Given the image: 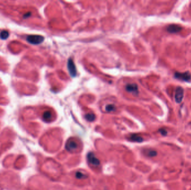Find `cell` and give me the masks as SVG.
I'll use <instances>...</instances> for the list:
<instances>
[{"label":"cell","instance_id":"1","mask_svg":"<svg viewBox=\"0 0 191 190\" xmlns=\"http://www.w3.org/2000/svg\"><path fill=\"white\" fill-rule=\"evenodd\" d=\"M174 77L178 80H180L182 81H189L191 80V75L189 72H185V73H179L176 72L174 73Z\"/></svg>","mask_w":191,"mask_h":190},{"label":"cell","instance_id":"2","mask_svg":"<svg viewBox=\"0 0 191 190\" xmlns=\"http://www.w3.org/2000/svg\"><path fill=\"white\" fill-rule=\"evenodd\" d=\"M184 97V89L181 87H178L176 88L175 93V100L177 103H180L182 101Z\"/></svg>","mask_w":191,"mask_h":190},{"label":"cell","instance_id":"3","mask_svg":"<svg viewBox=\"0 0 191 190\" xmlns=\"http://www.w3.org/2000/svg\"><path fill=\"white\" fill-rule=\"evenodd\" d=\"M28 42L32 44H39L43 41L44 37L40 35H30L27 38Z\"/></svg>","mask_w":191,"mask_h":190},{"label":"cell","instance_id":"4","mask_svg":"<svg viewBox=\"0 0 191 190\" xmlns=\"http://www.w3.org/2000/svg\"><path fill=\"white\" fill-rule=\"evenodd\" d=\"M68 69L72 77H75L77 75V70L74 65V62L72 59H69L68 61Z\"/></svg>","mask_w":191,"mask_h":190},{"label":"cell","instance_id":"5","mask_svg":"<svg viewBox=\"0 0 191 190\" xmlns=\"http://www.w3.org/2000/svg\"><path fill=\"white\" fill-rule=\"evenodd\" d=\"M87 159L90 164L95 166H98L100 164L99 159H97L93 153H89L87 156Z\"/></svg>","mask_w":191,"mask_h":190},{"label":"cell","instance_id":"6","mask_svg":"<svg viewBox=\"0 0 191 190\" xmlns=\"http://www.w3.org/2000/svg\"><path fill=\"white\" fill-rule=\"evenodd\" d=\"M65 147L68 151L73 152L77 148V144L75 141L69 140L68 141Z\"/></svg>","mask_w":191,"mask_h":190},{"label":"cell","instance_id":"7","mask_svg":"<svg viewBox=\"0 0 191 190\" xmlns=\"http://www.w3.org/2000/svg\"><path fill=\"white\" fill-rule=\"evenodd\" d=\"M126 90L127 92L132 93L134 94H138V87L137 85L135 84H129L126 86Z\"/></svg>","mask_w":191,"mask_h":190},{"label":"cell","instance_id":"8","mask_svg":"<svg viewBox=\"0 0 191 190\" xmlns=\"http://www.w3.org/2000/svg\"><path fill=\"white\" fill-rule=\"evenodd\" d=\"M182 28L180 26L177 25H170L167 27V31L169 33H177L178 32L180 31Z\"/></svg>","mask_w":191,"mask_h":190},{"label":"cell","instance_id":"9","mask_svg":"<svg viewBox=\"0 0 191 190\" xmlns=\"http://www.w3.org/2000/svg\"><path fill=\"white\" fill-rule=\"evenodd\" d=\"M130 139L131 141L136 142H142L143 141L142 138L138 136L137 134H132L130 136Z\"/></svg>","mask_w":191,"mask_h":190},{"label":"cell","instance_id":"10","mask_svg":"<svg viewBox=\"0 0 191 190\" xmlns=\"http://www.w3.org/2000/svg\"><path fill=\"white\" fill-rule=\"evenodd\" d=\"M85 118L89 122H92V121H93L94 120H95L96 117L94 114H93V113H89V114L85 115Z\"/></svg>","mask_w":191,"mask_h":190},{"label":"cell","instance_id":"11","mask_svg":"<svg viewBox=\"0 0 191 190\" xmlns=\"http://www.w3.org/2000/svg\"><path fill=\"white\" fill-rule=\"evenodd\" d=\"M51 117H52V114L49 111L45 112L43 114V119L46 121L49 120L51 119Z\"/></svg>","mask_w":191,"mask_h":190},{"label":"cell","instance_id":"12","mask_svg":"<svg viewBox=\"0 0 191 190\" xmlns=\"http://www.w3.org/2000/svg\"><path fill=\"white\" fill-rule=\"evenodd\" d=\"M146 154L150 157H153L156 155V152L154 150H146Z\"/></svg>","mask_w":191,"mask_h":190},{"label":"cell","instance_id":"13","mask_svg":"<svg viewBox=\"0 0 191 190\" xmlns=\"http://www.w3.org/2000/svg\"><path fill=\"white\" fill-rule=\"evenodd\" d=\"M8 35H9V34L7 31H3L1 33L0 37L2 39H7Z\"/></svg>","mask_w":191,"mask_h":190},{"label":"cell","instance_id":"14","mask_svg":"<svg viewBox=\"0 0 191 190\" xmlns=\"http://www.w3.org/2000/svg\"><path fill=\"white\" fill-rule=\"evenodd\" d=\"M115 110V106L113 104H109L106 106V110L107 112H112Z\"/></svg>","mask_w":191,"mask_h":190},{"label":"cell","instance_id":"15","mask_svg":"<svg viewBox=\"0 0 191 190\" xmlns=\"http://www.w3.org/2000/svg\"><path fill=\"white\" fill-rule=\"evenodd\" d=\"M75 176H76V177H77V179H79L86 178V176L83 173L80 172H77L76 173Z\"/></svg>","mask_w":191,"mask_h":190},{"label":"cell","instance_id":"16","mask_svg":"<svg viewBox=\"0 0 191 190\" xmlns=\"http://www.w3.org/2000/svg\"><path fill=\"white\" fill-rule=\"evenodd\" d=\"M161 131V133H162V134L163 135H166V130H164V129H161L160 130Z\"/></svg>","mask_w":191,"mask_h":190}]
</instances>
